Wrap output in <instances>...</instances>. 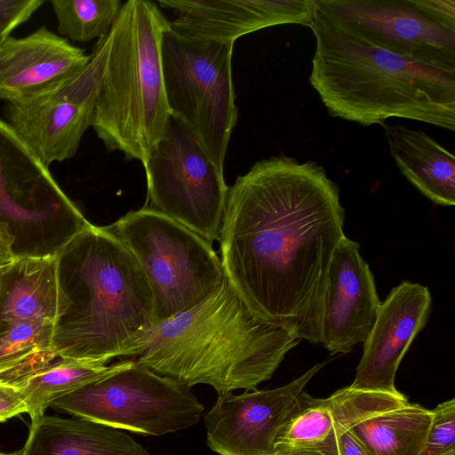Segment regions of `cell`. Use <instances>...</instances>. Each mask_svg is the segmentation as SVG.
Listing matches in <instances>:
<instances>
[{"label":"cell","instance_id":"1","mask_svg":"<svg viewBox=\"0 0 455 455\" xmlns=\"http://www.w3.org/2000/svg\"><path fill=\"white\" fill-rule=\"evenodd\" d=\"M344 220L339 189L323 166L260 160L228 189L219 235L225 276L254 315L319 344Z\"/></svg>","mask_w":455,"mask_h":455},{"label":"cell","instance_id":"2","mask_svg":"<svg viewBox=\"0 0 455 455\" xmlns=\"http://www.w3.org/2000/svg\"><path fill=\"white\" fill-rule=\"evenodd\" d=\"M300 339L254 315L228 280L203 300L153 326L134 359L191 388L218 395L257 390Z\"/></svg>","mask_w":455,"mask_h":455},{"label":"cell","instance_id":"3","mask_svg":"<svg viewBox=\"0 0 455 455\" xmlns=\"http://www.w3.org/2000/svg\"><path fill=\"white\" fill-rule=\"evenodd\" d=\"M309 82L333 117L363 126L389 117L455 130V73L364 44L315 10Z\"/></svg>","mask_w":455,"mask_h":455},{"label":"cell","instance_id":"4","mask_svg":"<svg viewBox=\"0 0 455 455\" xmlns=\"http://www.w3.org/2000/svg\"><path fill=\"white\" fill-rule=\"evenodd\" d=\"M78 298L57 326L56 355L106 364L133 358L156 325L152 292L135 257L109 227L89 225L73 239Z\"/></svg>","mask_w":455,"mask_h":455},{"label":"cell","instance_id":"5","mask_svg":"<svg viewBox=\"0 0 455 455\" xmlns=\"http://www.w3.org/2000/svg\"><path fill=\"white\" fill-rule=\"evenodd\" d=\"M171 21L156 3L122 4L108 34L92 128L108 152L143 163L172 116L164 81L162 44Z\"/></svg>","mask_w":455,"mask_h":455},{"label":"cell","instance_id":"6","mask_svg":"<svg viewBox=\"0 0 455 455\" xmlns=\"http://www.w3.org/2000/svg\"><path fill=\"white\" fill-rule=\"evenodd\" d=\"M108 227L146 275L156 324L194 307L225 278L210 242L148 206Z\"/></svg>","mask_w":455,"mask_h":455},{"label":"cell","instance_id":"7","mask_svg":"<svg viewBox=\"0 0 455 455\" xmlns=\"http://www.w3.org/2000/svg\"><path fill=\"white\" fill-rule=\"evenodd\" d=\"M234 44L171 28L163 37V73L172 116L197 138L213 162L224 161L238 110L232 76Z\"/></svg>","mask_w":455,"mask_h":455},{"label":"cell","instance_id":"8","mask_svg":"<svg viewBox=\"0 0 455 455\" xmlns=\"http://www.w3.org/2000/svg\"><path fill=\"white\" fill-rule=\"evenodd\" d=\"M50 407L144 435L187 429L199 422L204 411L189 387L134 359L128 367L58 398Z\"/></svg>","mask_w":455,"mask_h":455},{"label":"cell","instance_id":"9","mask_svg":"<svg viewBox=\"0 0 455 455\" xmlns=\"http://www.w3.org/2000/svg\"><path fill=\"white\" fill-rule=\"evenodd\" d=\"M149 208L211 243L219 240L229 188L194 133L171 116L163 138L142 163Z\"/></svg>","mask_w":455,"mask_h":455},{"label":"cell","instance_id":"10","mask_svg":"<svg viewBox=\"0 0 455 455\" xmlns=\"http://www.w3.org/2000/svg\"><path fill=\"white\" fill-rule=\"evenodd\" d=\"M108 46V33L97 40L82 71L4 102L5 121L47 168L73 158L92 126Z\"/></svg>","mask_w":455,"mask_h":455},{"label":"cell","instance_id":"11","mask_svg":"<svg viewBox=\"0 0 455 455\" xmlns=\"http://www.w3.org/2000/svg\"><path fill=\"white\" fill-rule=\"evenodd\" d=\"M327 21L355 39L455 73V28L425 0H313Z\"/></svg>","mask_w":455,"mask_h":455},{"label":"cell","instance_id":"12","mask_svg":"<svg viewBox=\"0 0 455 455\" xmlns=\"http://www.w3.org/2000/svg\"><path fill=\"white\" fill-rule=\"evenodd\" d=\"M324 364L276 388L218 395L204 415L207 446L219 455H272L299 395Z\"/></svg>","mask_w":455,"mask_h":455},{"label":"cell","instance_id":"13","mask_svg":"<svg viewBox=\"0 0 455 455\" xmlns=\"http://www.w3.org/2000/svg\"><path fill=\"white\" fill-rule=\"evenodd\" d=\"M427 287L404 281L381 302L377 319L363 342V353L349 386L358 390L396 394L398 366L431 312Z\"/></svg>","mask_w":455,"mask_h":455},{"label":"cell","instance_id":"14","mask_svg":"<svg viewBox=\"0 0 455 455\" xmlns=\"http://www.w3.org/2000/svg\"><path fill=\"white\" fill-rule=\"evenodd\" d=\"M359 247L344 235L331 258L320 342L331 355L347 354L365 341L381 304Z\"/></svg>","mask_w":455,"mask_h":455},{"label":"cell","instance_id":"15","mask_svg":"<svg viewBox=\"0 0 455 455\" xmlns=\"http://www.w3.org/2000/svg\"><path fill=\"white\" fill-rule=\"evenodd\" d=\"M158 4L176 14L173 30L230 44L272 26L309 27L315 12L313 0H159Z\"/></svg>","mask_w":455,"mask_h":455},{"label":"cell","instance_id":"16","mask_svg":"<svg viewBox=\"0 0 455 455\" xmlns=\"http://www.w3.org/2000/svg\"><path fill=\"white\" fill-rule=\"evenodd\" d=\"M396 394L341 388L327 398H315L304 391L278 435L275 449H309L337 452V439L358 422L378 412L407 403Z\"/></svg>","mask_w":455,"mask_h":455},{"label":"cell","instance_id":"17","mask_svg":"<svg viewBox=\"0 0 455 455\" xmlns=\"http://www.w3.org/2000/svg\"><path fill=\"white\" fill-rule=\"evenodd\" d=\"M91 55L42 26L0 45V100L31 95L82 71Z\"/></svg>","mask_w":455,"mask_h":455},{"label":"cell","instance_id":"18","mask_svg":"<svg viewBox=\"0 0 455 455\" xmlns=\"http://www.w3.org/2000/svg\"><path fill=\"white\" fill-rule=\"evenodd\" d=\"M59 253L20 259L18 275L1 305L0 319L8 325L44 321L59 325L73 307L60 277Z\"/></svg>","mask_w":455,"mask_h":455},{"label":"cell","instance_id":"19","mask_svg":"<svg viewBox=\"0 0 455 455\" xmlns=\"http://www.w3.org/2000/svg\"><path fill=\"white\" fill-rule=\"evenodd\" d=\"M19 455H149L132 436L85 419L45 414L32 419Z\"/></svg>","mask_w":455,"mask_h":455},{"label":"cell","instance_id":"20","mask_svg":"<svg viewBox=\"0 0 455 455\" xmlns=\"http://www.w3.org/2000/svg\"><path fill=\"white\" fill-rule=\"evenodd\" d=\"M380 125L401 173L433 203L453 206L454 156L421 130H411L400 124Z\"/></svg>","mask_w":455,"mask_h":455},{"label":"cell","instance_id":"21","mask_svg":"<svg viewBox=\"0 0 455 455\" xmlns=\"http://www.w3.org/2000/svg\"><path fill=\"white\" fill-rule=\"evenodd\" d=\"M38 190L61 191L50 168L0 118V217L19 222L47 219L56 206L31 208L20 201L24 196Z\"/></svg>","mask_w":455,"mask_h":455},{"label":"cell","instance_id":"22","mask_svg":"<svg viewBox=\"0 0 455 455\" xmlns=\"http://www.w3.org/2000/svg\"><path fill=\"white\" fill-rule=\"evenodd\" d=\"M432 419L417 403L378 412L350 429L371 455H420Z\"/></svg>","mask_w":455,"mask_h":455},{"label":"cell","instance_id":"23","mask_svg":"<svg viewBox=\"0 0 455 455\" xmlns=\"http://www.w3.org/2000/svg\"><path fill=\"white\" fill-rule=\"evenodd\" d=\"M133 362L124 360L107 365L98 362L58 357L30 374L20 385L31 420L58 398L91 382L119 371Z\"/></svg>","mask_w":455,"mask_h":455},{"label":"cell","instance_id":"24","mask_svg":"<svg viewBox=\"0 0 455 455\" xmlns=\"http://www.w3.org/2000/svg\"><path fill=\"white\" fill-rule=\"evenodd\" d=\"M58 35L88 43L106 36L122 7L120 0H51Z\"/></svg>","mask_w":455,"mask_h":455},{"label":"cell","instance_id":"25","mask_svg":"<svg viewBox=\"0 0 455 455\" xmlns=\"http://www.w3.org/2000/svg\"><path fill=\"white\" fill-rule=\"evenodd\" d=\"M57 325L44 321L8 325L0 334V365L14 361L33 349L51 344Z\"/></svg>","mask_w":455,"mask_h":455},{"label":"cell","instance_id":"26","mask_svg":"<svg viewBox=\"0 0 455 455\" xmlns=\"http://www.w3.org/2000/svg\"><path fill=\"white\" fill-rule=\"evenodd\" d=\"M432 419L420 455H443L455 449V399L439 403Z\"/></svg>","mask_w":455,"mask_h":455},{"label":"cell","instance_id":"27","mask_svg":"<svg viewBox=\"0 0 455 455\" xmlns=\"http://www.w3.org/2000/svg\"><path fill=\"white\" fill-rule=\"evenodd\" d=\"M44 0H0V45L44 4Z\"/></svg>","mask_w":455,"mask_h":455},{"label":"cell","instance_id":"28","mask_svg":"<svg viewBox=\"0 0 455 455\" xmlns=\"http://www.w3.org/2000/svg\"><path fill=\"white\" fill-rule=\"evenodd\" d=\"M20 413H28L22 392L16 387L0 383V422Z\"/></svg>","mask_w":455,"mask_h":455},{"label":"cell","instance_id":"29","mask_svg":"<svg viewBox=\"0 0 455 455\" xmlns=\"http://www.w3.org/2000/svg\"><path fill=\"white\" fill-rule=\"evenodd\" d=\"M14 241L8 223L0 220V273L12 271L20 259L14 251Z\"/></svg>","mask_w":455,"mask_h":455},{"label":"cell","instance_id":"30","mask_svg":"<svg viewBox=\"0 0 455 455\" xmlns=\"http://www.w3.org/2000/svg\"><path fill=\"white\" fill-rule=\"evenodd\" d=\"M336 445L338 455H371L351 429L344 432L337 439Z\"/></svg>","mask_w":455,"mask_h":455},{"label":"cell","instance_id":"31","mask_svg":"<svg viewBox=\"0 0 455 455\" xmlns=\"http://www.w3.org/2000/svg\"><path fill=\"white\" fill-rule=\"evenodd\" d=\"M272 455H333L321 450L309 449H275Z\"/></svg>","mask_w":455,"mask_h":455},{"label":"cell","instance_id":"32","mask_svg":"<svg viewBox=\"0 0 455 455\" xmlns=\"http://www.w3.org/2000/svg\"><path fill=\"white\" fill-rule=\"evenodd\" d=\"M10 272H11V271H9V272L0 273V295H1V292H2V290H3L4 277H5V276L10 273Z\"/></svg>","mask_w":455,"mask_h":455},{"label":"cell","instance_id":"33","mask_svg":"<svg viewBox=\"0 0 455 455\" xmlns=\"http://www.w3.org/2000/svg\"><path fill=\"white\" fill-rule=\"evenodd\" d=\"M443 455H455V449L454 450H451V451L445 452Z\"/></svg>","mask_w":455,"mask_h":455},{"label":"cell","instance_id":"34","mask_svg":"<svg viewBox=\"0 0 455 455\" xmlns=\"http://www.w3.org/2000/svg\"><path fill=\"white\" fill-rule=\"evenodd\" d=\"M0 455H19V453H18V451L13 452V453H6V452L0 451Z\"/></svg>","mask_w":455,"mask_h":455}]
</instances>
